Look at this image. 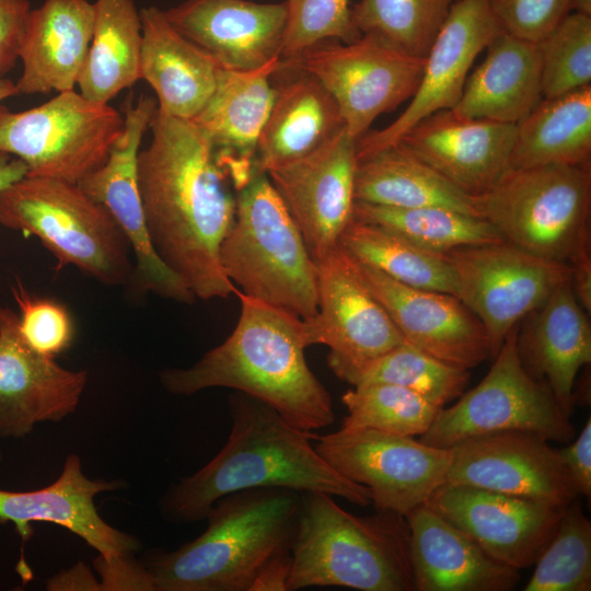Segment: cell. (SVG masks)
I'll use <instances>...</instances> for the list:
<instances>
[{
  "label": "cell",
  "instance_id": "1",
  "mask_svg": "<svg viewBox=\"0 0 591 591\" xmlns=\"http://www.w3.org/2000/svg\"><path fill=\"white\" fill-rule=\"evenodd\" d=\"M138 154V185L151 243L196 299H225L236 287L220 263L235 195L216 151L192 120L157 108Z\"/></svg>",
  "mask_w": 591,
  "mask_h": 591
},
{
  "label": "cell",
  "instance_id": "2",
  "mask_svg": "<svg viewBox=\"0 0 591 591\" xmlns=\"http://www.w3.org/2000/svg\"><path fill=\"white\" fill-rule=\"evenodd\" d=\"M231 430L216 456L173 484L160 499L162 517L174 524L206 519L230 494L276 487L320 491L358 506L371 503L367 487L335 471L316 451V434L297 428L269 405L237 392L230 396Z\"/></svg>",
  "mask_w": 591,
  "mask_h": 591
},
{
  "label": "cell",
  "instance_id": "3",
  "mask_svg": "<svg viewBox=\"0 0 591 591\" xmlns=\"http://www.w3.org/2000/svg\"><path fill=\"white\" fill-rule=\"evenodd\" d=\"M241 311L233 332L187 368L159 373L165 391L189 396L228 387L277 410L299 429L312 431L335 420L333 401L311 371L306 321L236 290Z\"/></svg>",
  "mask_w": 591,
  "mask_h": 591
},
{
  "label": "cell",
  "instance_id": "4",
  "mask_svg": "<svg viewBox=\"0 0 591 591\" xmlns=\"http://www.w3.org/2000/svg\"><path fill=\"white\" fill-rule=\"evenodd\" d=\"M301 493L276 487L218 499L206 530L174 551L154 549L142 563L155 591H248L262 565L289 552Z\"/></svg>",
  "mask_w": 591,
  "mask_h": 591
},
{
  "label": "cell",
  "instance_id": "5",
  "mask_svg": "<svg viewBox=\"0 0 591 591\" xmlns=\"http://www.w3.org/2000/svg\"><path fill=\"white\" fill-rule=\"evenodd\" d=\"M290 554L288 591H415L409 528L404 515L392 511L360 517L343 509L332 495L301 493Z\"/></svg>",
  "mask_w": 591,
  "mask_h": 591
},
{
  "label": "cell",
  "instance_id": "6",
  "mask_svg": "<svg viewBox=\"0 0 591 591\" xmlns=\"http://www.w3.org/2000/svg\"><path fill=\"white\" fill-rule=\"evenodd\" d=\"M220 263L243 294L302 318L317 313L316 263L264 172L236 192Z\"/></svg>",
  "mask_w": 591,
  "mask_h": 591
},
{
  "label": "cell",
  "instance_id": "7",
  "mask_svg": "<svg viewBox=\"0 0 591 591\" xmlns=\"http://www.w3.org/2000/svg\"><path fill=\"white\" fill-rule=\"evenodd\" d=\"M0 224L36 236L57 260L96 281L126 286L134 278L129 242L109 211L78 184L25 176L0 190Z\"/></svg>",
  "mask_w": 591,
  "mask_h": 591
},
{
  "label": "cell",
  "instance_id": "8",
  "mask_svg": "<svg viewBox=\"0 0 591 591\" xmlns=\"http://www.w3.org/2000/svg\"><path fill=\"white\" fill-rule=\"evenodd\" d=\"M471 197L478 216L505 241L538 257L568 264L590 241L591 169H510Z\"/></svg>",
  "mask_w": 591,
  "mask_h": 591
},
{
  "label": "cell",
  "instance_id": "9",
  "mask_svg": "<svg viewBox=\"0 0 591 591\" xmlns=\"http://www.w3.org/2000/svg\"><path fill=\"white\" fill-rule=\"evenodd\" d=\"M123 129L113 106L66 91L23 112L0 105V154L23 161L26 176L78 184L106 161Z\"/></svg>",
  "mask_w": 591,
  "mask_h": 591
},
{
  "label": "cell",
  "instance_id": "10",
  "mask_svg": "<svg viewBox=\"0 0 591 591\" xmlns=\"http://www.w3.org/2000/svg\"><path fill=\"white\" fill-rule=\"evenodd\" d=\"M518 328L507 335L484 379L455 404L443 407L420 442L451 449L470 438L514 430L557 442L576 437L570 417L547 384L524 369L517 347Z\"/></svg>",
  "mask_w": 591,
  "mask_h": 591
},
{
  "label": "cell",
  "instance_id": "11",
  "mask_svg": "<svg viewBox=\"0 0 591 591\" xmlns=\"http://www.w3.org/2000/svg\"><path fill=\"white\" fill-rule=\"evenodd\" d=\"M443 255L453 275L455 296L486 331L491 358L528 314L571 280L569 264L538 257L507 241Z\"/></svg>",
  "mask_w": 591,
  "mask_h": 591
},
{
  "label": "cell",
  "instance_id": "12",
  "mask_svg": "<svg viewBox=\"0 0 591 591\" xmlns=\"http://www.w3.org/2000/svg\"><path fill=\"white\" fill-rule=\"evenodd\" d=\"M426 58L404 53L374 34L351 43L321 42L282 61L314 76L335 100L347 134L358 140L383 113L415 94Z\"/></svg>",
  "mask_w": 591,
  "mask_h": 591
},
{
  "label": "cell",
  "instance_id": "13",
  "mask_svg": "<svg viewBox=\"0 0 591 591\" xmlns=\"http://www.w3.org/2000/svg\"><path fill=\"white\" fill-rule=\"evenodd\" d=\"M318 454L339 474L368 488L376 510L406 515L445 483L450 449L375 429L317 436Z\"/></svg>",
  "mask_w": 591,
  "mask_h": 591
},
{
  "label": "cell",
  "instance_id": "14",
  "mask_svg": "<svg viewBox=\"0 0 591 591\" xmlns=\"http://www.w3.org/2000/svg\"><path fill=\"white\" fill-rule=\"evenodd\" d=\"M158 108L149 95L124 104V129L106 161L84 176L79 187L103 205L127 237L134 256L132 280L141 291L182 303L196 298L186 283L160 258L147 228L139 185L138 154L146 131Z\"/></svg>",
  "mask_w": 591,
  "mask_h": 591
},
{
  "label": "cell",
  "instance_id": "15",
  "mask_svg": "<svg viewBox=\"0 0 591 591\" xmlns=\"http://www.w3.org/2000/svg\"><path fill=\"white\" fill-rule=\"evenodd\" d=\"M357 163L356 140L344 128L313 152L266 172L315 263L339 245L354 219Z\"/></svg>",
  "mask_w": 591,
  "mask_h": 591
},
{
  "label": "cell",
  "instance_id": "16",
  "mask_svg": "<svg viewBox=\"0 0 591 591\" xmlns=\"http://www.w3.org/2000/svg\"><path fill=\"white\" fill-rule=\"evenodd\" d=\"M502 28L488 0H454L425 61L419 85L389 126L356 141L357 160L397 143L417 123L459 102L476 57Z\"/></svg>",
  "mask_w": 591,
  "mask_h": 591
},
{
  "label": "cell",
  "instance_id": "17",
  "mask_svg": "<svg viewBox=\"0 0 591 591\" xmlns=\"http://www.w3.org/2000/svg\"><path fill=\"white\" fill-rule=\"evenodd\" d=\"M425 503L517 570L534 565L566 506L468 485L443 483Z\"/></svg>",
  "mask_w": 591,
  "mask_h": 591
},
{
  "label": "cell",
  "instance_id": "18",
  "mask_svg": "<svg viewBox=\"0 0 591 591\" xmlns=\"http://www.w3.org/2000/svg\"><path fill=\"white\" fill-rule=\"evenodd\" d=\"M317 313L304 318L310 344L329 348L331 370L370 361L404 343L340 246L316 263Z\"/></svg>",
  "mask_w": 591,
  "mask_h": 591
},
{
  "label": "cell",
  "instance_id": "19",
  "mask_svg": "<svg viewBox=\"0 0 591 591\" xmlns=\"http://www.w3.org/2000/svg\"><path fill=\"white\" fill-rule=\"evenodd\" d=\"M450 450L447 483L563 506L578 497L557 449L536 433H488L464 440Z\"/></svg>",
  "mask_w": 591,
  "mask_h": 591
},
{
  "label": "cell",
  "instance_id": "20",
  "mask_svg": "<svg viewBox=\"0 0 591 591\" xmlns=\"http://www.w3.org/2000/svg\"><path fill=\"white\" fill-rule=\"evenodd\" d=\"M354 260L359 276L404 341L447 364L466 370L490 357L482 322L456 296L401 283Z\"/></svg>",
  "mask_w": 591,
  "mask_h": 591
},
{
  "label": "cell",
  "instance_id": "21",
  "mask_svg": "<svg viewBox=\"0 0 591 591\" xmlns=\"http://www.w3.org/2000/svg\"><path fill=\"white\" fill-rule=\"evenodd\" d=\"M86 383V371L32 349L19 315L0 305V438L23 439L36 424L61 421L76 412Z\"/></svg>",
  "mask_w": 591,
  "mask_h": 591
},
{
  "label": "cell",
  "instance_id": "22",
  "mask_svg": "<svg viewBox=\"0 0 591 591\" xmlns=\"http://www.w3.org/2000/svg\"><path fill=\"white\" fill-rule=\"evenodd\" d=\"M121 479H91L81 460L70 454L60 476L49 486L28 491L0 489V523L12 522L24 545L34 534L32 522L60 525L99 552L103 564L130 558L140 541L105 522L94 503L96 495L125 488Z\"/></svg>",
  "mask_w": 591,
  "mask_h": 591
},
{
  "label": "cell",
  "instance_id": "23",
  "mask_svg": "<svg viewBox=\"0 0 591 591\" xmlns=\"http://www.w3.org/2000/svg\"><path fill=\"white\" fill-rule=\"evenodd\" d=\"M163 11L173 27L223 69L254 70L281 57L286 1L183 0Z\"/></svg>",
  "mask_w": 591,
  "mask_h": 591
},
{
  "label": "cell",
  "instance_id": "24",
  "mask_svg": "<svg viewBox=\"0 0 591 591\" xmlns=\"http://www.w3.org/2000/svg\"><path fill=\"white\" fill-rule=\"evenodd\" d=\"M515 125L437 112L398 141L468 196L491 188L510 170Z\"/></svg>",
  "mask_w": 591,
  "mask_h": 591
},
{
  "label": "cell",
  "instance_id": "25",
  "mask_svg": "<svg viewBox=\"0 0 591 591\" xmlns=\"http://www.w3.org/2000/svg\"><path fill=\"white\" fill-rule=\"evenodd\" d=\"M280 59L254 70L221 69L217 86L192 119L210 140L235 193L258 172L257 146L274 99Z\"/></svg>",
  "mask_w": 591,
  "mask_h": 591
},
{
  "label": "cell",
  "instance_id": "26",
  "mask_svg": "<svg viewBox=\"0 0 591 591\" xmlns=\"http://www.w3.org/2000/svg\"><path fill=\"white\" fill-rule=\"evenodd\" d=\"M415 591H510L519 570L485 552L426 503L406 515Z\"/></svg>",
  "mask_w": 591,
  "mask_h": 591
},
{
  "label": "cell",
  "instance_id": "27",
  "mask_svg": "<svg viewBox=\"0 0 591 591\" xmlns=\"http://www.w3.org/2000/svg\"><path fill=\"white\" fill-rule=\"evenodd\" d=\"M571 281L557 287L528 314L517 347L524 369L547 384L563 413L573 410V386L580 369L591 362V325Z\"/></svg>",
  "mask_w": 591,
  "mask_h": 591
},
{
  "label": "cell",
  "instance_id": "28",
  "mask_svg": "<svg viewBox=\"0 0 591 591\" xmlns=\"http://www.w3.org/2000/svg\"><path fill=\"white\" fill-rule=\"evenodd\" d=\"M94 3L89 0H45L32 9L19 59V94L74 90L93 35Z\"/></svg>",
  "mask_w": 591,
  "mask_h": 591
},
{
  "label": "cell",
  "instance_id": "29",
  "mask_svg": "<svg viewBox=\"0 0 591 591\" xmlns=\"http://www.w3.org/2000/svg\"><path fill=\"white\" fill-rule=\"evenodd\" d=\"M140 80L157 94L158 109L194 119L211 97L222 67L182 35L155 5L140 10Z\"/></svg>",
  "mask_w": 591,
  "mask_h": 591
},
{
  "label": "cell",
  "instance_id": "30",
  "mask_svg": "<svg viewBox=\"0 0 591 591\" xmlns=\"http://www.w3.org/2000/svg\"><path fill=\"white\" fill-rule=\"evenodd\" d=\"M289 74L274 85V99L257 146L256 167L266 173L327 143L344 128L339 108L311 73L282 62Z\"/></svg>",
  "mask_w": 591,
  "mask_h": 591
},
{
  "label": "cell",
  "instance_id": "31",
  "mask_svg": "<svg viewBox=\"0 0 591 591\" xmlns=\"http://www.w3.org/2000/svg\"><path fill=\"white\" fill-rule=\"evenodd\" d=\"M485 49V59L467 77L450 111L460 117L515 125L543 99L537 44L502 31Z\"/></svg>",
  "mask_w": 591,
  "mask_h": 591
},
{
  "label": "cell",
  "instance_id": "32",
  "mask_svg": "<svg viewBox=\"0 0 591 591\" xmlns=\"http://www.w3.org/2000/svg\"><path fill=\"white\" fill-rule=\"evenodd\" d=\"M591 85L542 99L515 124L510 169L566 165L590 169Z\"/></svg>",
  "mask_w": 591,
  "mask_h": 591
},
{
  "label": "cell",
  "instance_id": "33",
  "mask_svg": "<svg viewBox=\"0 0 591 591\" xmlns=\"http://www.w3.org/2000/svg\"><path fill=\"white\" fill-rule=\"evenodd\" d=\"M355 198L356 201L392 208L440 206L479 217L471 196L453 186L402 142L358 160Z\"/></svg>",
  "mask_w": 591,
  "mask_h": 591
},
{
  "label": "cell",
  "instance_id": "34",
  "mask_svg": "<svg viewBox=\"0 0 591 591\" xmlns=\"http://www.w3.org/2000/svg\"><path fill=\"white\" fill-rule=\"evenodd\" d=\"M93 3V35L78 85L86 100L108 104L140 80V11L134 0H95Z\"/></svg>",
  "mask_w": 591,
  "mask_h": 591
},
{
  "label": "cell",
  "instance_id": "35",
  "mask_svg": "<svg viewBox=\"0 0 591 591\" xmlns=\"http://www.w3.org/2000/svg\"><path fill=\"white\" fill-rule=\"evenodd\" d=\"M339 245L356 260L395 281L455 296L453 275L444 255L425 250L395 232L352 219Z\"/></svg>",
  "mask_w": 591,
  "mask_h": 591
},
{
  "label": "cell",
  "instance_id": "36",
  "mask_svg": "<svg viewBox=\"0 0 591 591\" xmlns=\"http://www.w3.org/2000/svg\"><path fill=\"white\" fill-rule=\"evenodd\" d=\"M354 219L387 229L439 254L505 241L487 220L440 206L392 208L356 201Z\"/></svg>",
  "mask_w": 591,
  "mask_h": 591
},
{
  "label": "cell",
  "instance_id": "37",
  "mask_svg": "<svg viewBox=\"0 0 591 591\" xmlns=\"http://www.w3.org/2000/svg\"><path fill=\"white\" fill-rule=\"evenodd\" d=\"M332 371L352 386L394 384L414 391L440 407L459 398L470 381L468 370L447 364L406 341L359 366Z\"/></svg>",
  "mask_w": 591,
  "mask_h": 591
},
{
  "label": "cell",
  "instance_id": "38",
  "mask_svg": "<svg viewBox=\"0 0 591 591\" xmlns=\"http://www.w3.org/2000/svg\"><path fill=\"white\" fill-rule=\"evenodd\" d=\"M454 0H360L351 19L361 34H374L404 53L426 58Z\"/></svg>",
  "mask_w": 591,
  "mask_h": 591
},
{
  "label": "cell",
  "instance_id": "39",
  "mask_svg": "<svg viewBox=\"0 0 591 591\" xmlns=\"http://www.w3.org/2000/svg\"><path fill=\"white\" fill-rule=\"evenodd\" d=\"M347 408L344 429H375L403 436H421L440 407L408 389L386 383L354 386L341 397Z\"/></svg>",
  "mask_w": 591,
  "mask_h": 591
},
{
  "label": "cell",
  "instance_id": "40",
  "mask_svg": "<svg viewBox=\"0 0 591 591\" xmlns=\"http://www.w3.org/2000/svg\"><path fill=\"white\" fill-rule=\"evenodd\" d=\"M524 590H591V522L576 500L566 506Z\"/></svg>",
  "mask_w": 591,
  "mask_h": 591
},
{
  "label": "cell",
  "instance_id": "41",
  "mask_svg": "<svg viewBox=\"0 0 591 591\" xmlns=\"http://www.w3.org/2000/svg\"><path fill=\"white\" fill-rule=\"evenodd\" d=\"M536 44L544 99L591 85V16L570 12Z\"/></svg>",
  "mask_w": 591,
  "mask_h": 591
},
{
  "label": "cell",
  "instance_id": "42",
  "mask_svg": "<svg viewBox=\"0 0 591 591\" xmlns=\"http://www.w3.org/2000/svg\"><path fill=\"white\" fill-rule=\"evenodd\" d=\"M281 61L298 58L324 40L351 43L361 37L351 19L350 0H287Z\"/></svg>",
  "mask_w": 591,
  "mask_h": 591
},
{
  "label": "cell",
  "instance_id": "43",
  "mask_svg": "<svg viewBox=\"0 0 591 591\" xmlns=\"http://www.w3.org/2000/svg\"><path fill=\"white\" fill-rule=\"evenodd\" d=\"M19 308V329L36 352L56 358L73 343L74 325L68 309L58 301L28 292L20 279L11 286Z\"/></svg>",
  "mask_w": 591,
  "mask_h": 591
},
{
  "label": "cell",
  "instance_id": "44",
  "mask_svg": "<svg viewBox=\"0 0 591 591\" xmlns=\"http://www.w3.org/2000/svg\"><path fill=\"white\" fill-rule=\"evenodd\" d=\"M503 32L537 43L568 13L571 0H488Z\"/></svg>",
  "mask_w": 591,
  "mask_h": 591
},
{
  "label": "cell",
  "instance_id": "45",
  "mask_svg": "<svg viewBox=\"0 0 591 591\" xmlns=\"http://www.w3.org/2000/svg\"><path fill=\"white\" fill-rule=\"evenodd\" d=\"M28 0H0V78L14 68L31 12Z\"/></svg>",
  "mask_w": 591,
  "mask_h": 591
},
{
  "label": "cell",
  "instance_id": "46",
  "mask_svg": "<svg viewBox=\"0 0 591 591\" xmlns=\"http://www.w3.org/2000/svg\"><path fill=\"white\" fill-rule=\"evenodd\" d=\"M567 447L557 449L578 495L591 498V419Z\"/></svg>",
  "mask_w": 591,
  "mask_h": 591
},
{
  "label": "cell",
  "instance_id": "47",
  "mask_svg": "<svg viewBox=\"0 0 591 591\" xmlns=\"http://www.w3.org/2000/svg\"><path fill=\"white\" fill-rule=\"evenodd\" d=\"M290 569V551L270 557L258 569L248 591H288Z\"/></svg>",
  "mask_w": 591,
  "mask_h": 591
},
{
  "label": "cell",
  "instance_id": "48",
  "mask_svg": "<svg viewBox=\"0 0 591 591\" xmlns=\"http://www.w3.org/2000/svg\"><path fill=\"white\" fill-rule=\"evenodd\" d=\"M591 241L586 242L569 259L573 293L583 308L591 313Z\"/></svg>",
  "mask_w": 591,
  "mask_h": 591
},
{
  "label": "cell",
  "instance_id": "49",
  "mask_svg": "<svg viewBox=\"0 0 591 591\" xmlns=\"http://www.w3.org/2000/svg\"><path fill=\"white\" fill-rule=\"evenodd\" d=\"M27 167L18 158L0 154V190L10 184L25 177Z\"/></svg>",
  "mask_w": 591,
  "mask_h": 591
},
{
  "label": "cell",
  "instance_id": "50",
  "mask_svg": "<svg viewBox=\"0 0 591 591\" xmlns=\"http://www.w3.org/2000/svg\"><path fill=\"white\" fill-rule=\"evenodd\" d=\"M19 94L15 82L10 79L0 78V102Z\"/></svg>",
  "mask_w": 591,
  "mask_h": 591
},
{
  "label": "cell",
  "instance_id": "51",
  "mask_svg": "<svg viewBox=\"0 0 591 591\" xmlns=\"http://www.w3.org/2000/svg\"><path fill=\"white\" fill-rule=\"evenodd\" d=\"M571 12L591 16V0H571Z\"/></svg>",
  "mask_w": 591,
  "mask_h": 591
},
{
  "label": "cell",
  "instance_id": "52",
  "mask_svg": "<svg viewBox=\"0 0 591 591\" xmlns=\"http://www.w3.org/2000/svg\"><path fill=\"white\" fill-rule=\"evenodd\" d=\"M2 461H3V452L0 449V464L2 463Z\"/></svg>",
  "mask_w": 591,
  "mask_h": 591
}]
</instances>
